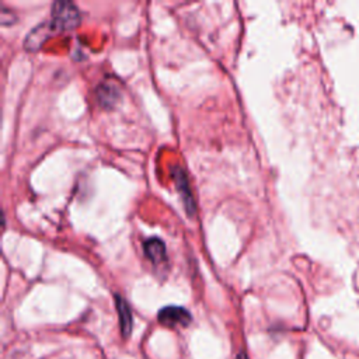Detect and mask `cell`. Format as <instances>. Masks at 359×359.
I'll return each mask as SVG.
<instances>
[{
  "label": "cell",
  "mask_w": 359,
  "mask_h": 359,
  "mask_svg": "<svg viewBox=\"0 0 359 359\" xmlns=\"http://www.w3.org/2000/svg\"><path fill=\"white\" fill-rule=\"evenodd\" d=\"M143 250L146 257L153 262V264H160L167 260V251H166V244L162 239L159 237H150L145 241Z\"/></svg>",
  "instance_id": "cell-6"
},
{
  "label": "cell",
  "mask_w": 359,
  "mask_h": 359,
  "mask_svg": "<svg viewBox=\"0 0 359 359\" xmlns=\"http://www.w3.org/2000/svg\"><path fill=\"white\" fill-rule=\"evenodd\" d=\"M97 96H99L100 104L110 108L118 101V99L121 96V92H120V87L117 86V82L114 79H106L99 86Z\"/></svg>",
  "instance_id": "cell-5"
},
{
  "label": "cell",
  "mask_w": 359,
  "mask_h": 359,
  "mask_svg": "<svg viewBox=\"0 0 359 359\" xmlns=\"http://www.w3.org/2000/svg\"><path fill=\"white\" fill-rule=\"evenodd\" d=\"M117 300V309H118V314H120V321H121V328H122V334L128 335L131 332L132 328V314L129 310L128 303L121 297V296H115Z\"/></svg>",
  "instance_id": "cell-7"
},
{
  "label": "cell",
  "mask_w": 359,
  "mask_h": 359,
  "mask_svg": "<svg viewBox=\"0 0 359 359\" xmlns=\"http://www.w3.org/2000/svg\"><path fill=\"white\" fill-rule=\"evenodd\" d=\"M157 320L160 324L174 328V327H187L191 323L192 317H191V313L184 307L167 306L159 311Z\"/></svg>",
  "instance_id": "cell-2"
},
{
  "label": "cell",
  "mask_w": 359,
  "mask_h": 359,
  "mask_svg": "<svg viewBox=\"0 0 359 359\" xmlns=\"http://www.w3.org/2000/svg\"><path fill=\"white\" fill-rule=\"evenodd\" d=\"M57 33V30L54 29L51 22H44L40 26H37L24 40V48L27 51H37L43 47V44L51 38L54 34Z\"/></svg>",
  "instance_id": "cell-3"
},
{
  "label": "cell",
  "mask_w": 359,
  "mask_h": 359,
  "mask_svg": "<svg viewBox=\"0 0 359 359\" xmlns=\"http://www.w3.org/2000/svg\"><path fill=\"white\" fill-rule=\"evenodd\" d=\"M173 178L176 181L178 192L181 195V199H183V204L185 206L187 213L190 216L194 215V212H195V202H194L192 192H191V188H190V183H188V178H187L184 170L181 167H176L173 170Z\"/></svg>",
  "instance_id": "cell-4"
},
{
  "label": "cell",
  "mask_w": 359,
  "mask_h": 359,
  "mask_svg": "<svg viewBox=\"0 0 359 359\" xmlns=\"http://www.w3.org/2000/svg\"><path fill=\"white\" fill-rule=\"evenodd\" d=\"M51 17L57 31H72L80 24V12L71 2H55Z\"/></svg>",
  "instance_id": "cell-1"
}]
</instances>
